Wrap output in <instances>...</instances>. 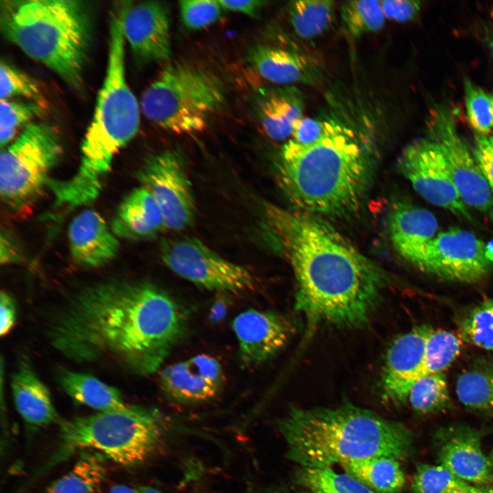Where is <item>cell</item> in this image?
<instances>
[{"label": "cell", "mask_w": 493, "mask_h": 493, "mask_svg": "<svg viewBox=\"0 0 493 493\" xmlns=\"http://www.w3.org/2000/svg\"><path fill=\"white\" fill-rule=\"evenodd\" d=\"M188 314L146 281L108 279L86 286L55 314L50 344L76 363L108 359L130 372H155L186 337Z\"/></svg>", "instance_id": "cell-1"}, {"label": "cell", "mask_w": 493, "mask_h": 493, "mask_svg": "<svg viewBox=\"0 0 493 493\" xmlns=\"http://www.w3.org/2000/svg\"><path fill=\"white\" fill-rule=\"evenodd\" d=\"M268 233L290 264L295 309L311 325L355 328L377 309L389 278L319 216L267 203Z\"/></svg>", "instance_id": "cell-2"}, {"label": "cell", "mask_w": 493, "mask_h": 493, "mask_svg": "<svg viewBox=\"0 0 493 493\" xmlns=\"http://www.w3.org/2000/svg\"><path fill=\"white\" fill-rule=\"evenodd\" d=\"M276 170L280 186L298 210L342 216L360 206L372 181L375 160L370 147L350 129L325 121L316 142L285 143Z\"/></svg>", "instance_id": "cell-3"}, {"label": "cell", "mask_w": 493, "mask_h": 493, "mask_svg": "<svg viewBox=\"0 0 493 493\" xmlns=\"http://www.w3.org/2000/svg\"><path fill=\"white\" fill-rule=\"evenodd\" d=\"M277 427L288 458L301 467H331L380 456L399 460L413 451V434L405 425L349 403L291 407Z\"/></svg>", "instance_id": "cell-4"}, {"label": "cell", "mask_w": 493, "mask_h": 493, "mask_svg": "<svg viewBox=\"0 0 493 493\" xmlns=\"http://www.w3.org/2000/svg\"><path fill=\"white\" fill-rule=\"evenodd\" d=\"M125 4L121 5L111 15L106 73L81 143L78 169L71 177L51 178L48 184L54 197L53 208L72 210L94 201L114 157L138 131L139 104L125 77Z\"/></svg>", "instance_id": "cell-5"}, {"label": "cell", "mask_w": 493, "mask_h": 493, "mask_svg": "<svg viewBox=\"0 0 493 493\" xmlns=\"http://www.w3.org/2000/svg\"><path fill=\"white\" fill-rule=\"evenodd\" d=\"M1 29L7 40L79 89L90 40L88 12L80 1H2Z\"/></svg>", "instance_id": "cell-6"}, {"label": "cell", "mask_w": 493, "mask_h": 493, "mask_svg": "<svg viewBox=\"0 0 493 493\" xmlns=\"http://www.w3.org/2000/svg\"><path fill=\"white\" fill-rule=\"evenodd\" d=\"M164 427L158 411L136 405L62 420L60 446L47 467L78 449L94 450L123 466L142 464L159 448Z\"/></svg>", "instance_id": "cell-7"}, {"label": "cell", "mask_w": 493, "mask_h": 493, "mask_svg": "<svg viewBox=\"0 0 493 493\" xmlns=\"http://www.w3.org/2000/svg\"><path fill=\"white\" fill-rule=\"evenodd\" d=\"M225 92L213 73L185 62L166 65L144 91V116L160 127L178 134L203 131L223 105Z\"/></svg>", "instance_id": "cell-8"}, {"label": "cell", "mask_w": 493, "mask_h": 493, "mask_svg": "<svg viewBox=\"0 0 493 493\" xmlns=\"http://www.w3.org/2000/svg\"><path fill=\"white\" fill-rule=\"evenodd\" d=\"M63 153L60 138L50 125L31 122L1 149L0 193L14 210L34 202L47 188L49 173Z\"/></svg>", "instance_id": "cell-9"}, {"label": "cell", "mask_w": 493, "mask_h": 493, "mask_svg": "<svg viewBox=\"0 0 493 493\" xmlns=\"http://www.w3.org/2000/svg\"><path fill=\"white\" fill-rule=\"evenodd\" d=\"M160 255L173 273L208 290L238 292L253 290L257 285L246 268L223 258L196 238L166 240Z\"/></svg>", "instance_id": "cell-10"}, {"label": "cell", "mask_w": 493, "mask_h": 493, "mask_svg": "<svg viewBox=\"0 0 493 493\" xmlns=\"http://www.w3.org/2000/svg\"><path fill=\"white\" fill-rule=\"evenodd\" d=\"M427 131L437 142L462 201L493 221V193L470 149L445 106L431 111Z\"/></svg>", "instance_id": "cell-11"}, {"label": "cell", "mask_w": 493, "mask_h": 493, "mask_svg": "<svg viewBox=\"0 0 493 493\" xmlns=\"http://www.w3.org/2000/svg\"><path fill=\"white\" fill-rule=\"evenodd\" d=\"M398 166L416 192L427 201L461 219L472 221L469 207L453 182L443 154L427 131L423 137L403 150Z\"/></svg>", "instance_id": "cell-12"}, {"label": "cell", "mask_w": 493, "mask_h": 493, "mask_svg": "<svg viewBox=\"0 0 493 493\" xmlns=\"http://www.w3.org/2000/svg\"><path fill=\"white\" fill-rule=\"evenodd\" d=\"M137 177L160 205L166 229L179 231L192 223L194 197L183 158L177 151L166 150L149 156Z\"/></svg>", "instance_id": "cell-13"}, {"label": "cell", "mask_w": 493, "mask_h": 493, "mask_svg": "<svg viewBox=\"0 0 493 493\" xmlns=\"http://www.w3.org/2000/svg\"><path fill=\"white\" fill-rule=\"evenodd\" d=\"M492 267L484 242L466 229L452 228L435 236L418 269L441 279L474 283L486 278Z\"/></svg>", "instance_id": "cell-14"}, {"label": "cell", "mask_w": 493, "mask_h": 493, "mask_svg": "<svg viewBox=\"0 0 493 493\" xmlns=\"http://www.w3.org/2000/svg\"><path fill=\"white\" fill-rule=\"evenodd\" d=\"M433 438L439 465L471 485H493V471L482 451L480 432L453 425L438 429Z\"/></svg>", "instance_id": "cell-15"}, {"label": "cell", "mask_w": 493, "mask_h": 493, "mask_svg": "<svg viewBox=\"0 0 493 493\" xmlns=\"http://www.w3.org/2000/svg\"><path fill=\"white\" fill-rule=\"evenodd\" d=\"M238 343V354L246 366H257L276 355L294 333L295 327L284 316L273 311L246 309L231 323Z\"/></svg>", "instance_id": "cell-16"}, {"label": "cell", "mask_w": 493, "mask_h": 493, "mask_svg": "<svg viewBox=\"0 0 493 493\" xmlns=\"http://www.w3.org/2000/svg\"><path fill=\"white\" fill-rule=\"evenodd\" d=\"M432 329L419 325L392 341L381 372V391L384 399L398 405L407 402L412 385L422 377L426 341Z\"/></svg>", "instance_id": "cell-17"}, {"label": "cell", "mask_w": 493, "mask_h": 493, "mask_svg": "<svg viewBox=\"0 0 493 493\" xmlns=\"http://www.w3.org/2000/svg\"><path fill=\"white\" fill-rule=\"evenodd\" d=\"M123 31L134 55L142 62L166 60L171 53L169 11L158 1L128 4Z\"/></svg>", "instance_id": "cell-18"}, {"label": "cell", "mask_w": 493, "mask_h": 493, "mask_svg": "<svg viewBox=\"0 0 493 493\" xmlns=\"http://www.w3.org/2000/svg\"><path fill=\"white\" fill-rule=\"evenodd\" d=\"M388 225L395 251L418 269L429 244L438 233L435 216L409 201H397L389 210Z\"/></svg>", "instance_id": "cell-19"}, {"label": "cell", "mask_w": 493, "mask_h": 493, "mask_svg": "<svg viewBox=\"0 0 493 493\" xmlns=\"http://www.w3.org/2000/svg\"><path fill=\"white\" fill-rule=\"evenodd\" d=\"M73 260L84 268H99L118 255L120 244L102 216L86 209L74 217L68 229Z\"/></svg>", "instance_id": "cell-20"}, {"label": "cell", "mask_w": 493, "mask_h": 493, "mask_svg": "<svg viewBox=\"0 0 493 493\" xmlns=\"http://www.w3.org/2000/svg\"><path fill=\"white\" fill-rule=\"evenodd\" d=\"M248 59L262 77L279 85L314 86L323 76L318 61L292 49L257 45L250 49Z\"/></svg>", "instance_id": "cell-21"}, {"label": "cell", "mask_w": 493, "mask_h": 493, "mask_svg": "<svg viewBox=\"0 0 493 493\" xmlns=\"http://www.w3.org/2000/svg\"><path fill=\"white\" fill-rule=\"evenodd\" d=\"M166 229L157 202L145 188L134 189L121 201L111 223L116 237L128 240L147 239Z\"/></svg>", "instance_id": "cell-22"}, {"label": "cell", "mask_w": 493, "mask_h": 493, "mask_svg": "<svg viewBox=\"0 0 493 493\" xmlns=\"http://www.w3.org/2000/svg\"><path fill=\"white\" fill-rule=\"evenodd\" d=\"M11 387L17 412L29 426L37 428L62 422L49 388L28 361L22 359L19 362L12 375Z\"/></svg>", "instance_id": "cell-23"}, {"label": "cell", "mask_w": 493, "mask_h": 493, "mask_svg": "<svg viewBox=\"0 0 493 493\" xmlns=\"http://www.w3.org/2000/svg\"><path fill=\"white\" fill-rule=\"evenodd\" d=\"M303 107V98L297 88L288 86L271 90L258 105L259 120L264 132L275 140L287 139L302 118Z\"/></svg>", "instance_id": "cell-24"}, {"label": "cell", "mask_w": 493, "mask_h": 493, "mask_svg": "<svg viewBox=\"0 0 493 493\" xmlns=\"http://www.w3.org/2000/svg\"><path fill=\"white\" fill-rule=\"evenodd\" d=\"M455 392L470 411L493 416V353L477 357L461 372Z\"/></svg>", "instance_id": "cell-25"}, {"label": "cell", "mask_w": 493, "mask_h": 493, "mask_svg": "<svg viewBox=\"0 0 493 493\" xmlns=\"http://www.w3.org/2000/svg\"><path fill=\"white\" fill-rule=\"evenodd\" d=\"M58 379L74 401L99 412L121 409L128 405L119 390L94 376L63 369L58 372Z\"/></svg>", "instance_id": "cell-26"}, {"label": "cell", "mask_w": 493, "mask_h": 493, "mask_svg": "<svg viewBox=\"0 0 493 493\" xmlns=\"http://www.w3.org/2000/svg\"><path fill=\"white\" fill-rule=\"evenodd\" d=\"M159 383L168 398L185 403L211 400L221 389L198 374L188 360L166 368L160 375Z\"/></svg>", "instance_id": "cell-27"}, {"label": "cell", "mask_w": 493, "mask_h": 493, "mask_svg": "<svg viewBox=\"0 0 493 493\" xmlns=\"http://www.w3.org/2000/svg\"><path fill=\"white\" fill-rule=\"evenodd\" d=\"M345 472L365 484L375 493H401L405 477L399 459L374 457L342 463Z\"/></svg>", "instance_id": "cell-28"}, {"label": "cell", "mask_w": 493, "mask_h": 493, "mask_svg": "<svg viewBox=\"0 0 493 493\" xmlns=\"http://www.w3.org/2000/svg\"><path fill=\"white\" fill-rule=\"evenodd\" d=\"M104 458L95 451L83 452L70 470L40 493H95L105 477Z\"/></svg>", "instance_id": "cell-29"}, {"label": "cell", "mask_w": 493, "mask_h": 493, "mask_svg": "<svg viewBox=\"0 0 493 493\" xmlns=\"http://www.w3.org/2000/svg\"><path fill=\"white\" fill-rule=\"evenodd\" d=\"M288 14L294 33L303 39H312L325 32L334 15V1L299 0L290 3Z\"/></svg>", "instance_id": "cell-30"}, {"label": "cell", "mask_w": 493, "mask_h": 493, "mask_svg": "<svg viewBox=\"0 0 493 493\" xmlns=\"http://www.w3.org/2000/svg\"><path fill=\"white\" fill-rule=\"evenodd\" d=\"M407 402L420 416L443 412L451 407L448 383L444 372L424 376L412 385Z\"/></svg>", "instance_id": "cell-31"}, {"label": "cell", "mask_w": 493, "mask_h": 493, "mask_svg": "<svg viewBox=\"0 0 493 493\" xmlns=\"http://www.w3.org/2000/svg\"><path fill=\"white\" fill-rule=\"evenodd\" d=\"M296 481L310 493H375L351 475L331 467H301Z\"/></svg>", "instance_id": "cell-32"}, {"label": "cell", "mask_w": 493, "mask_h": 493, "mask_svg": "<svg viewBox=\"0 0 493 493\" xmlns=\"http://www.w3.org/2000/svg\"><path fill=\"white\" fill-rule=\"evenodd\" d=\"M461 347L459 335L447 330L432 329L426 341L421 377L444 372L459 356Z\"/></svg>", "instance_id": "cell-33"}, {"label": "cell", "mask_w": 493, "mask_h": 493, "mask_svg": "<svg viewBox=\"0 0 493 493\" xmlns=\"http://www.w3.org/2000/svg\"><path fill=\"white\" fill-rule=\"evenodd\" d=\"M475 488L440 465L422 463L416 466L410 485L412 493H468Z\"/></svg>", "instance_id": "cell-34"}, {"label": "cell", "mask_w": 493, "mask_h": 493, "mask_svg": "<svg viewBox=\"0 0 493 493\" xmlns=\"http://www.w3.org/2000/svg\"><path fill=\"white\" fill-rule=\"evenodd\" d=\"M462 340L493 353V298L478 303L461 319Z\"/></svg>", "instance_id": "cell-35"}, {"label": "cell", "mask_w": 493, "mask_h": 493, "mask_svg": "<svg viewBox=\"0 0 493 493\" xmlns=\"http://www.w3.org/2000/svg\"><path fill=\"white\" fill-rule=\"evenodd\" d=\"M341 18L345 31L351 37L379 31L384 25L380 1H349L341 7Z\"/></svg>", "instance_id": "cell-36"}, {"label": "cell", "mask_w": 493, "mask_h": 493, "mask_svg": "<svg viewBox=\"0 0 493 493\" xmlns=\"http://www.w3.org/2000/svg\"><path fill=\"white\" fill-rule=\"evenodd\" d=\"M44 105L34 101L27 103L10 99L0 101V144L6 147L31 121L43 114Z\"/></svg>", "instance_id": "cell-37"}, {"label": "cell", "mask_w": 493, "mask_h": 493, "mask_svg": "<svg viewBox=\"0 0 493 493\" xmlns=\"http://www.w3.org/2000/svg\"><path fill=\"white\" fill-rule=\"evenodd\" d=\"M468 122L475 133L489 135L493 128V94L467 78L464 82Z\"/></svg>", "instance_id": "cell-38"}, {"label": "cell", "mask_w": 493, "mask_h": 493, "mask_svg": "<svg viewBox=\"0 0 493 493\" xmlns=\"http://www.w3.org/2000/svg\"><path fill=\"white\" fill-rule=\"evenodd\" d=\"M22 97L44 105L38 84L28 75L4 60L0 64V99Z\"/></svg>", "instance_id": "cell-39"}, {"label": "cell", "mask_w": 493, "mask_h": 493, "mask_svg": "<svg viewBox=\"0 0 493 493\" xmlns=\"http://www.w3.org/2000/svg\"><path fill=\"white\" fill-rule=\"evenodd\" d=\"M182 21L190 29L208 27L217 21L222 14L218 1L190 0L179 2Z\"/></svg>", "instance_id": "cell-40"}, {"label": "cell", "mask_w": 493, "mask_h": 493, "mask_svg": "<svg viewBox=\"0 0 493 493\" xmlns=\"http://www.w3.org/2000/svg\"><path fill=\"white\" fill-rule=\"evenodd\" d=\"M472 153L493 193V135L475 133Z\"/></svg>", "instance_id": "cell-41"}, {"label": "cell", "mask_w": 493, "mask_h": 493, "mask_svg": "<svg viewBox=\"0 0 493 493\" xmlns=\"http://www.w3.org/2000/svg\"><path fill=\"white\" fill-rule=\"evenodd\" d=\"M192 368L201 377L222 388L225 381L223 368L212 356L200 354L188 359Z\"/></svg>", "instance_id": "cell-42"}, {"label": "cell", "mask_w": 493, "mask_h": 493, "mask_svg": "<svg viewBox=\"0 0 493 493\" xmlns=\"http://www.w3.org/2000/svg\"><path fill=\"white\" fill-rule=\"evenodd\" d=\"M385 18L396 22H407L415 18L420 9V2L407 0L380 1Z\"/></svg>", "instance_id": "cell-43"}, {"label": "cell", "mask_w": 493, "mask_h": 493, "mask_svg": "<svg viewBox=\"0 0 493 493\" xmlns=\"http://www.w3.org/2000/svg\"><path fill=\"white\" fill-rule=\"evenodd\" d=\"M325 128V121L302 118L294 125L291 140L301 144H312L321 137Z\"/></svg>", "instance_id": "cell-44"}, {"label": "cell", "mask_w": 493, "mask_h": 493, "mask_svg": "<svg viewBox=\"0 0 493 493\" xmlns=\"http://www.w3.org/2000/svg\"><path fill=\"white\" fill-rule=\"evenodd\" d=\"M23 254L14 236L2 229L0 236V262L2 264H18L23 261Z\"/></svg>", "instance_id": "cell-45"}, {"label": "cell", "mask_w": 493, "mask_h": 493, "mask_svg": "<svg viewBox=\"0 0 493 493\" xmlns=\"http://www.w3.org/2000/svg\"><path fill=\"white\" fill-rule=\"evenodd\" d=\"M0 335H7L14 327L16 320V302L7 292L2 290L0 295Z\"/></svg>", "instance_id": "cell-46"}, {"label": "cell", "mask_w": 493, "mask_h": 493, "mask_svg": "<svg viewBox=\"0 0 493 493\" xmlns=\"http://www.w3.org/2000/svg\"><path fill=\"white\" fill-rule=\"evenodd\" d=\"M223 8L240 12L251 17H256L258 15L264 2L262 1H218Z\"/></svg>", "instance_id": "cell-47"}, {"label": "cell", "mask_w": 493, "mask_h": 493, "mask_svg": "<svg viewBox=\"0 0 493 493\" xmlns=\"http://www.w3.org/2000/svg\"><path fill=\"white\" fill-rule=\"evenodd\" d=\"M109 493H138L137 489L126 485L116 484L113 485Z\"/></svg>", "instance_id": "cell-48"}, {"label": "cell", "mask_w": 493, "mask_h": 493, "mask_svg": "<svg viewBox=\"0 0 493 493\" xmlns=\"http://www.w3.org/2000/svg\"><path fill=\"white\" fill-rule=\"evenodd\" d=\"M468 493H493V485L486 486H476L475 489Z\"/></svg>", "instance_id": "cell-49"}, {"label": "cell", "mask_w": 493, "mask_h": 493, "mask_svg": "<svg viewBox=\"0 0 493 493\" xmlns=\"http://www.w3.org/2000/svg\"><path fill=\"white\" fill-rule=\"evenodd\" d=\"M136 489L138 493H162L160 490L150 486H140Z\"/></svg>", "instance_id": "cell-50"}, {"label": "cell", "mask_w": 493, "mask_h": 493, "mask_svg": "<svg viewBox=\"0 0 493 493\" xmlns=\"http://www.w3.org/2000/svg\"><path fill=\"white\" fill-rule=\"evenodd\" d=\"M487 255L489 260L493 263V243L490 245L487 244Z\"/></svg>", "instance_id": "cell-51"}, {"label": "cell", "mask_w": 493, "mask_h": 493, "mask_svg": "<svg viewBox=\"0 0 493 493\" xmlns=\"http://www.w3.org/2000/svg\"><path fill=\"white\" fill-rule=\"evenodd\" d=\"M488 459L489 463H490V466L493 471V449L491 451V452L488 455Z\"/></svg>", "instance_id": "cell-52"}, {"label": "cell", "mask_w": 493, "mask_h": 493, "mask_svg": "<svg viewBox=\"0 0 493 493\" xmlns=\"http://www.w3.org/2000/svg\"><path fill=\"white\" fill-rule=\"evenodd\" d=\"M489 45L490 50L492 51V55H493V34L491 35L489 40Z\"/></svg>", "instance_id": "cell-53"}]
</instances>
